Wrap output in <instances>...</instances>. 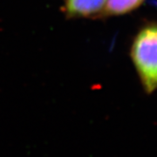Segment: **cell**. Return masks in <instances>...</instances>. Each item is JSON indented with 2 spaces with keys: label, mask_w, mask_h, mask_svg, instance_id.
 I'll list each match as a JSON object with an SVG mask.
<instances>
[{
  "label": "cell",
  "mask_w": 157,
  "mask_h": 157,
  "mask_svg": "<svg viewBox=\"0 0 157 157\" xmlns=\"http://www.w3.org/2000/svg\"><path fill=\"white\" fill-rule=\"evenodd\" d=\"M131 56L143 89L152 94L157 89V24L147 25L136 35Z\"/></svg>",
  "instance_id": "cell-1"
},
{
  "label": "cell",
  "mask_w": 157,
  "mask_h": 157,
  "mask_svg": "<svg viewBox=\"0 0 157 157\" xmlns=\"http://www.w3.org/2000/svg\"><path fill=\"white\" fill-rule=\"evenodd\" d=\"M107 0H67V10L71 16L91 17L101 13Z\"/></svg>",
  "instance_id": "cell-2"
},
{
  "label": "cell",
  "mask_w": 157,
  "mask_h": 157,
  "mask_svg": "<svg viewBox=\"0 0 157 157\" xmlns=\"http://www.w3.org/2000/svg\"><path fill=\"white\" fill-rule=\"evenodd\" d=\"M143 0H107V11L109 14H124L133 11Z\"/></svg>",
  "instance_id": "cell-3"
}]
</instances>
